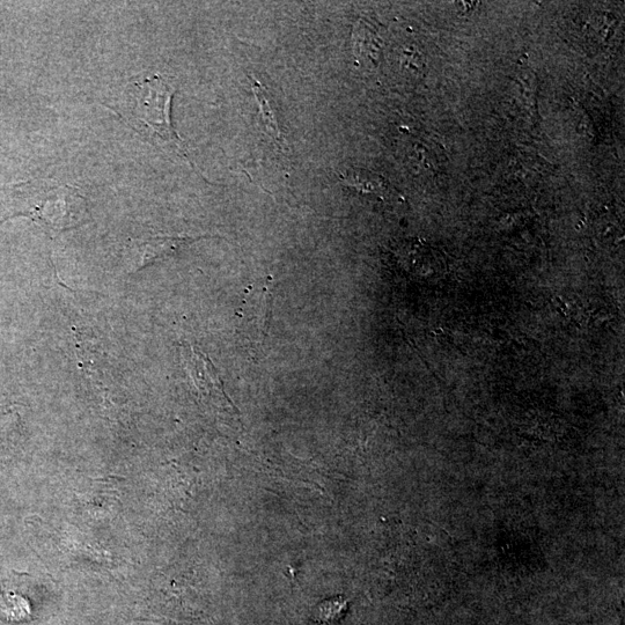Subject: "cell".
Returning <instances> with one entry per match:
<instances>
[{
  "mask_svg": "<svg viewBox=\"0 0 625 625\" xmlns=\"http://www.w3.org/2000/svg\"><path fill=\"white\" fill-rule=\"evenodd\" d=\"M7 212L0 220L27 217L51 235L77 229L90 220L86 198L77 187L53 180L19 183L7 191Z\"/></svg>",
  "mask_w": 625,
  "mask_h": 625,
  "instance_id": "6da1fadb",
  "label": "cell"
},
{
  "mask_svg": "<svg viewBox=\"0 0 625 625\" xmlns=\"http://www.w3.org/2000/svg\"><path fill=\"white\" fill-rule=\"evenodd\" d=\"M128 107L125 113L134 128L156 143L173 146L188 159L185 146L172 123V102L175 88L159 76L134 80L128 86Z\"/></svg>",
  "mask_w": 625,
  "mask_h": 625,
  "instance_id": "7a4b0ae2",
  "label": "cell"
},
{
  "mask_svg": "<svg viewBox=\"0 0 625 625\" xmlns=\"http://www.w3.org/2000/svg\"><path fill=\"white\" fill-rule=\"evenodd\" d=\"M202 237H187V235H154V237L135 242L136 261L135 271L142 270L150 264L172 256L182 247L200 240Z\"/></svg>",
  "mask_w": 625,
  "mask_h": 625,
  "instance_id": "3957f363",
  "label": "cell"
},
{
  "mask_svg": "<svg viewBox=\"0 0 625 625\" xmlns=\"http://www.w3.org/2000/svg\"><path fill=\"white\" fill-rule=\"evenodd\" d=\"M241 312L245 313L244 325L249 337L263 338L266 336L271 313V297L268 286H264L262 289L257 288L250 293Z\"/></svg>",
  "mask_w": 625,
  "mask_h": 625,
  "instance_id": "277c9868",
  "label": "cell"
},
{
  "mask_svg": "<svg viewBox=\"0 0 625 625\" xmlns=\"http://www.w3.org/2000/svg\"><path fill=\"white\" fill-rule=\"evenodd\" d=\"M250 82L253 84V92L256 101L259 102L262 119L264 124H266L268 134L279 143V146H284L282 132L279 130L274 99H272L267 88L262 86L260 82H257L256 79L250 78Z\"/></svg>",
  "mask_w": 625,
  "mask_h": 625,
  "instance_id": "5b68a950",
  "label": "cell"
},
{
  "mask_svg": "<svg viewBox=\"0 0 625 625\" xmlns=\"http://www.w3.org/2000/svg\"><path fill=\"white\" fill-rule=\"evenodd\" d=\"M341 180L344 185L363 191V193L379 194L380 191L386 189L385 180L363 169H349L347 173L341 175Z\"/></svg>",
  "mask_w": 625,
  "mask_h": 625,
  "instance_id": "8992f818",
  "label": "cell"
}]
</instances>
